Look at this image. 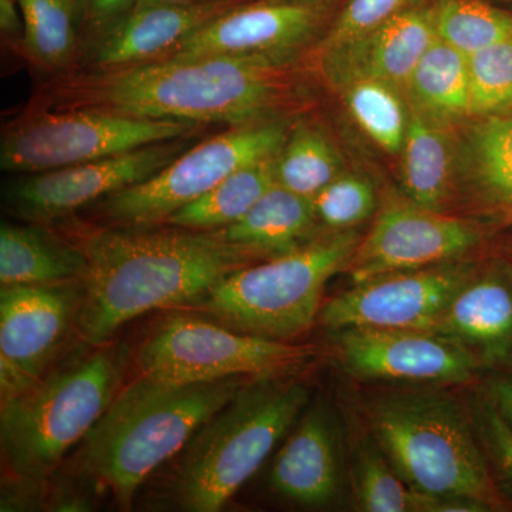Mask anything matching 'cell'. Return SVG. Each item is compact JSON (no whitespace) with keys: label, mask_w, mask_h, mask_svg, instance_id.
<instances>
[{"label":"cell","mask_w":512,"mask_h":512,"mask_svg":"<svg viewBox=\"0 0 512 512\" xmlns=\"http://www.w3.org/2000/svg\"><path fill=\"white\" fill-rule=\"evenodd\" d=\"M410 2L412 0H350L320 40L318 50L360 39L402 12Z\"/></svg>","instance_id":"34"},{"label":"cell","mask_w":512,"mask_h":512,"mask_svg":"<svg viewBox=\"0 0 512 512\" xmlns=\"http://www.w3.org/2000/svg\"><path fill=\"white\" fill-rule=\"evenodd\" d=\"M325 15L322 2H241L205 23L158 60L207 56L302 59L322 32Z\"/></svg>","instance_id":"15"},{"label":"cell","mask_w":512,"mask_h":512,"mask_svg":"<svg viewBox=\"0 0 512 512\" xmlns=\"http://www.w3.org/2000/svg\"><path fill=\"white\" fill-rule=\"evenodd\" d=\"M345 171L339 148L323 128L302 117L275 157V183L306 198H315Z\"/></svg>","instance_id":"28"},{"label":"cell","mask_w":512,"mask_h":512,"mask_svg":"<svg viewBox=\"0 0 512 512\" xmlns=\"http://www.w3.org/2000/svg\"><path fill=\"white\" fill-rule=\"evenodd\" d=\"M208 2H214V0H137L134 8H148V6H188Z\"/></svg>","instance_id":"40"},{"label":"cell","mask_w":512,"mask_h":512,"mask_svg":"<svg viewBox=\"0 0 512 512\" xmlns=\"http://www.w3.org/2000/svg\"><path fill=\"white\" fill-rule=\"evenodd\" d=\"M83 252V301L76 330L87 346L110 343L130 320L200 299L225 276L264 261L221 231L173 225L84 229L72 239Z\"/></svg>","instance_id":"2"},{"label":"cell","mask_w":512,"mask_h":512,"mask_svg":"<svg viewBox=\"0 0 512 512\" xmlns=\"http://www.w3.org/2000/svg\"><path fill=\"white\" fill-rule=\"evenodd\" d=\"M136 2L137 0H77L82 19L84 49L117 20L130 13Z\"/></svg>","instance_id":"36"},{"label":"cell","mask_w":512,"mask_h":512,"mask_svg":"<svg viewBox=\"0 0 512 512\" xmlns=\"http://www.w3.org/2000/svg\"><path fill=\"white\" fill-rule=\"evenodd\" d=\"M481 241L473 221L394 198L377 215L345 272L353 285L360 284L389 272L466 259Z\"/></svg>","instance_id":"14"},{"label":"cell","mask_w":512,"mask_h":512,"mask_svg":"<svg viewBox=\"0 0 512 512\" xmlns=\"http://www.w3.org/2000/svg\"><path fill=\"white\" fill-rule=\"evenodd\" d=\"M248 380L171 383L138 376L79 444L73 461L77 477L92 483L96 493H109L120 510H131L150 477Z\"/></svg>","instance_id":"5"},{"label":"cell","mask_w":512,"mask_h":512,"mask_svg":"<svg viewBox=\"0 0 512 512\" xmlns=\"http://www.w3.org/2000/svg\"><path fill=\"white\" fill-rule=\"evenodd\" d=\"M352 487L360 511H414L413 491L396 473L375 440L357 444L353 454Z\"/></svg>","instance_id":"31"},{"label":"cell","mask_w":512,"mask_h":512,"mask_svg":"<svg viewBox=\"0 0 512 512\" xmlns=\"http://www.w3.org/2000/svg\"><path fill=\"white\" fill-rule=\"evenodd\" d=\"M308 403V387L292 376L249 379L143 485L144 504L151 511H221Z\"/></svg>","instance_id":"3"},{"label":"cell","mask_w":512,"mask_h":512,"mask_svg":"<svg viewBox=\"0 0 512 512\" xmlns=\"http://www.w3.org/2000/svg\"><path fill=\"white\" fill-rule=\"evenodd\" d=\"M296 2H312V3H315V2H323V0H296Z\"/></svg>","instance_id":"41"},{"label":"cell","mask_w":512,"mask_h":512,"mask_svg":"<svg viewBox=\"0 0 512 512\" xmlns=\"http://www.w3.org/2000/svg\"><path fill=\"white\" fill-rule=\"evenodd\" d=\"M319 228L311 198L274 185L241 220L221 229V234L265 261L302 247L318 235Z\"/></svg>","instance_id":"24"},{"label":"cell","mask_w":512,"mask_h":512,"mask_svg":"<svg viewBox=\"0 0 512 512\" xmlns=\"http://www.w3.org/2000/svg\"><path fill=\"white\" fill-rule=\"evenodd\" d=\"M404 92L413 107L443 123L470 117L468 57L437 37L414 67Z\"/></svg>","instance_id":"26"},{"label":"cell","mask_w":512,"mask_h":512,"mask_svg":"<svg viewBox=\"0 0 512 512\" xmlns=\"http://www.w3.org/2000/svg\"><path fill=\"white\" fill-rule=\"evenodd\" d=\"M372 439L413 493L476 498L497 494L474 424L446 394H377L366 406Z\"/></svg>","instance_id":"6"},{"label":"cell","mask_w":512,"mask_h":512,"mask_svg":"<svg viewBox=\"0 0 512 512\" xmlns=\"http://www.w3.org/2000/svg\"><path fill=\"white\" fill-rule=\"evenodd\" d=\"M429 12L441 42L466 56L512 39V15L484 0H437Z\"/></svg>","instance_id":"30"},{"label":"cell","mask_w":512,"mask_h":512,"mask_svg":"<svg viewBox=\"0 0 512 512\" xmlns=\"http://www.w3.org/2000/svg\"><path fill=\"white\" fill-rule=\"evenodd\" d=\"M339 90L350 116L367 137L387 153H402L410 117L402 89L380 80L360 79Z\"/></svg>","instance_id":"29"},{"label":"cell","mask_w":512,"mask_h":512,"mask_svg":"<svg viewBox=\"0 0 512 512\" xmlns=\"http://www.w3.org/2000/svg\"><path fill=\"white\" fill-rule=\"evenodd\" d=\"M301 117L228 127L192 144L153 177L114 192L90 210L111 227L163 225L239 168L275 156Z\"/></svg>","instance_id":"8"},{"label":"cell","mask_w":512,"mask_h":512,"mask_svg":"<svg viewBox=\"0 0 512 512\" xmlns=\"http://www.w3.org/2000/svg\"><path fill=\"white\" fill-rule=\"evenodd\" d=\"M83 301L80 281L2 286L0 400L25 392L55 365L76 329Z\"/></svg>","instance_id":"13"},{"label":"cell","mask_w":512,"mask_h":512,"mask_svg":"<svg viewBox=\"0 0 512 512\" xmlns=\"http://www.w3.org/2000/svg\"><path fill=\"white\" fill-rule=\"evenodd\" d=\"M130 348L106 343L53 365L25 392L0 400L2 511L37 498L123 389Z\"/></svg>","instance_id":"4"},{"label":"cell","mask_w":512,"mask_h":512,"mask_svg":"<svg viewBox=\"0 0 512 512\" xmlns=\"http://www.w3.org/2000/svg\"><path fill=\"white\" fill-rule=\"evenodd\" d=\"M362 238L356 229H326L295 251L225 276L194 309L238 332L289 342L312 328L326 284L345 271Z\"/></svg>","instance_id":"7"},{"label":"cell","mask_w":512,"mask_h":512,"mask_svg":"<svg viewBox=\"0 0 512 512\" xmlns=\"http://www.w3.org/2000/svg\"><path fill=\"white\" fill-rule=\"evenodd\" d=\"M436 39L429 9L406 8L360 39L318 50L319 72L336 89L373 79L404 90Z\"/></svg>","instance_id":"17"},{"label":"cell","mask_w":512,"mask_h":512,"mask_svg":"<svg viewBox=\"0 0 512 512\" xmlns=\"http://www.w3.org/2000/svg\"><path fill=\"white\" fill-rule=\"evenodd\" d=\"M25 22L19 55L50 76L82 64L84 40L77 0H18Z\"/></svg>","instance_id":"25"},{"label":"cell","mask_w":512,"mask_h":512,"mask_svg":"<svg viewBox=\"0 0 512 512\" xmlns=\"http://www.w3.org/2000/svg\"><path fill=\"white\" fill-rule=\"evenodd\" d=\"M468 57L470 117H490L512 110V39Z\"/></svg>","instance_id":"32"},{"label":"cell","mask_w":512,"mask_h":512,"mask_svg":"<svg viewBox=\"0 0 512 512\" xmlns=\"http://www.w3.org/2000/svg\"><path fill=\"white\" fill-rule=\"evenodd\" d=\"M480 271L466 258L375 276L330 299L319 322L332 330H426Z\"/></svg>","instance_id":"12"},{"label":"cell","mask_w":512,"mask_h":512,"mask_svg":"<svg viewBox=\"0 0 512 512\" xmlns=\"http://www.w3.org/2000/svg\"><path fill=\"white\" fill-rule=\"evenodd\" d=\"M456 197L512 214V114L481 117L456 138Z\"/></svg>","instance_id":"21"},{"label":"cell","mask_w":512,"mask_h":512,"mask_svg":"<svg viewBox=\"0 0 512 512\" xmlns=\"http://www.w3.org/2000/svg\"><path fill=\"white\" fill-rule=\"evenodd\" d=\"M276 154L239 168L198 200L174 212L165 224L205 232L235 224L276 185Z\"/></svg>","instance_id":"27"},{"label":"cell","mask_w":512,"mask_h":512,"mask_svg":"<svg viewBox=\"0 0 512 512\" xmlns=\"http://www.w3.org/2000/svg\"><path fill=\"white\" fill-rule=\"evenodd\" d=\"M319 355L316 346L259 338L211 320L178 315L163 320L136 352L140 375L171 383L231 377L295 375Z\"/></svg>","instance_id":"10"},{"label":"cell","mask_w":512,"mask_h":512,"mask_svg":"<svg viewBox=\"0 0 512 512\" xmlns=\"http://www.w3.org/2000/svg\"><path fill=\"white\" fill-rule=\"evenodd\" d=\"M466 348L478 362L512 353V281L500 272H480L427 328Z\"/></svg>","instance_id":"20"},{"label":"cell","mask_w":512,"mask_h":512,"mask_svg":"<svg viewBox=\"0 0 512 512\" xmlns=\"http://www.w3.org/2000/svg\"><path fill=\"white\" fill-rule=\"evenodd\" d=\"M312 101L303 57L207 56L110 70L77 67L40 84L29 106L238 127L301 117Z\"/></svg>","instance_id":"1"},{"label":"cell","mask_w":512,"mask_h":512,"mask_svg":"<svg viewBox=\"0 0 512 512\" xmlns=\"http://www.w3.org/2000/svg\"><path fill=\"white\" fill-rule=\"evenodd\" d=\"M446 124L410 106L400 153V180L406 197L421 207L441 212H448L456 197V140L448 134Z\"/></svg>","instance_id":"23"},{"label":"cell","mask_w":512,"mask_h":512,"mask_svg":"<svg viewBox=\"0 0 512 512\" xmlns=\"http://www.w3.org/2000/svg\"><path fill=\"white\" fill-rule=\"evenodd\" d=\"M336 352L349 376L366 382L463 384L480 362L453 340L429 330H335Z\"/></svg>","instance_id":"16"},{"label":"cell","mask_w":512,"mask_h":512,"mask_svg":"<svg viewBox=\"0 0 512 512\" xmlns=\"http://www.w3.org/2000/svg\"><path fill=\"white\" fill-rule=\"evenodd\" d=\"M491 402L512 427V379H498L491 384Z\"/></svg>","instance_id":"39"},{"label":"cell","mask_w":512,"mask_h":512,"mask_svg":"<svg viewBox=\"0 0 512 512\" xmlns=\"http://www.w3.org/2000/svg\"><path fill=\"white\" fill-rule=\"evenodd\" d=\"M478 437L487 448L498 473L512 493V427L494 403H485L477 412Z\"/></svg>","instance_id":"35"},{"label":"cell","mask_w":512,"mask_h":512,"mask_svg":"<svg viewBox=\"0 0 512 512\" xmlns=\"http://www.w3.org/2000/svg\"><path fill=\"white\" fill-rule=\"evenodd\" d=\"M493 510L484 501L458 495H421L414 493V512H483Z\"/></svg>","instance_id":"37"},{"label":"cell","mask_w":512,"mask_h":512,"mask_svg":"<svg viewBox=\"0 0 512 512\" xmlns=\"http://www.w3.org/2000/svg\"><path fill=\"white\" fill-rule=\"evenodd\" d=\"M202 127L177 120L28 106L3 128L0 167L15 175L43 173L150 144L195 137Z\"/></svg>","instance_id":"9"},{"label":"cell","mask_w":512,"mask_h":512,"mask_svg":"<svg viewBox=\"0 0 512 512\" xmlns=\"http://www.w3.org/2000/svg\"><path fill=\"white\" fill-rule=\"evenodd\" d=\"M194 137L163 141L127 153L43 173L3 185V208L22 222L52 225L77 211L148 180L190 148Z\"/></svg>","instance_id":"11"},{"label":"cell","mask_w":512,"mask_h":512,"mask_svg":"<svg viewBox=\"0 0 512 512\" xmlns=\"http://www.w3.org/2000/svg\"><path fill=\"white\" fill-rule=\"evenodd\" d=\"M83 252L49 225L3 221L0 227V284L49 285L80 281Z\"/></svg>","instance_id":"22"},{"label":"cell","mask_w":512,"mask_h":512,"mask_svg":"<svg viewBox=\"0 0 512 512\" xmlns=\"http://www.w3.org/2000/svg\"><path fill=\"white\" fill-rule=\"evenodd\" d=\"M272 491L289 503L325 508L335 503L342 488V457L338 424L326 404L309 407L269 473Z\"/></svg>","instance_id":"19"},{"label":"cell","mask_w":512,"mask_h":512,"mask_svg":"<svg viewBox=\"0 0 512 512\" xmlns=\"http://www.w3.org/2000/svg\"><path fill=\"white\" fill-rule=\"evenodd\" d=\"M0 30L8 46L19 55L25 39V22L18 0H0Z\"/></svg>","instance_id":"38"},{"label":"cell","mask_w":512,"mask_h":512,"mask_svg":"<svg viewBox=\"0 0 512 512\" xmlns=\"http://www.w3.org/2000/svg\"><path fill=\"white\" fill-rule=\"evenodd\" d=\"M241 2L244 0L134 8L86 46L79 67L110 70L156 62L195 30Z\"/></svg>","instance_id":"18"},{"label":"cell","mask_w":512,"mask_h":512,"mask_svg":"<svg viewBox=\"0 0 512 512\" xmlns=\"http://www.w3.org/2000/svg\"><path fill=\"white\" fill-rule=\"evenodd\" d=\"M320 227L329 231L355 229L375 214L377 195L369 178L343 173L312 198Z\"/></svg>","instance_id":"33"}]
</instances>
